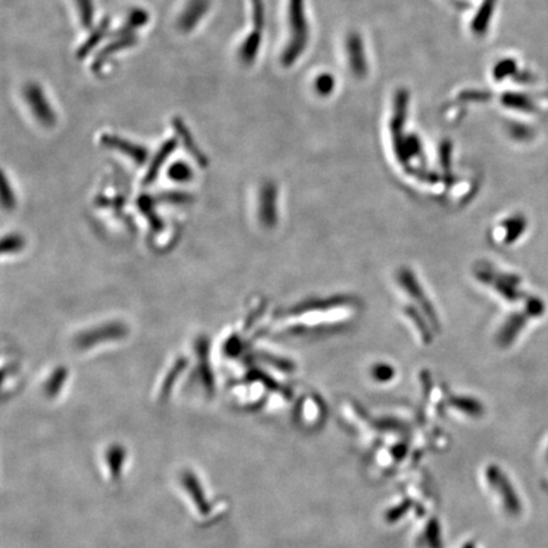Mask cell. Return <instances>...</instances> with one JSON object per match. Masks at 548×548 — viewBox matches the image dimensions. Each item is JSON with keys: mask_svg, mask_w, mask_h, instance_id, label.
I'll use <instances>...</instances> for the list:
<instances>
[{"mask_svg": "<svg viewBox=\"0 0 548 548\" xmlns=\"http://www.w3.org/2000/svg\"><path fill=\"white\" fill-rule=\"evenodd\" d=\"M169 175L175 179V181H186L189 177H191V169L188 167L187 164L184 163L178 162L174 164L170 170Z\"/></svg>", "mask_w": 548, "mask_h": 548, "instance_id": "obj_16", "label": "cell"}, {"mask_svg": "<svg viewBox=\"0 0 548 548\" xmlns=\"http://www.w3.org/2000/svg\"><path fill=\"white\" fill-rule=\"evenodd\" d=\"M148 20H150V15L145 9L134 8L129 11L125 25L117 28L116 31L110 34V37L115 39V37H121V36H126V34H134L139 28L146 26Z\"/></svg>", "mask_w": 548, "mask_h": 548, "instance_id": "obj_7", "label": "cell"}, {"mask_svg": "<svg viewBox=\"0 0 548 548\" xmlns=\"http://www.w3.org/2000/svg\"><path fill=\"white\" fill-rule=\"evenodd\" d=\"M75 4H77L80 25L84 27L85 30L93 28L94 14H96L93 0H75Z\"/></svg>", "mask_w": 548, "mask_h": 548, "instance_id": "obj_13", "label": "cell"}, {"mask_svg": "<svg viewBox=\"0 0 548 548\" xmlns=\"http://www.w3.org/2000/svg\"><path fill=\"white\" fill-rule=\"evenodd\" d=\"M23 96L33 116L39 121L41 126L50 129L56 125L58 116L46 97L42 87H39L36 83H28L23 88Z\"/></svg>", "mask_w": 548, "mask_h": 548, "instance_id": "obj_2", "label": "cell"}, {"mask_svg": "<svg viewBox=\"0 0 548 548\" xmlns=\"http://www.w3.org/2000/svg\"><path fill=\"white\" fill-rule=\"evenodd\" d=\"M490 478L491 483L494 486L502 488L504 503L508 506L506 509H509V511L514 513V514L518 513L521 510V503H519V499L516 497V492L511 489L509 481H506L505 476L499 470H494V473L490 475Z\"/></svg>", "mask_w": 548, "mask_h": 548, "instance_id": "obj_8", "label": "cell"}, {"mask_svg": "<svg viewBox=\"0 0 548 548\" xmlns=\"http://www.w3.org/2000/svg\"><path fill=\"white\" fill-rule=\"evenodd\" d=\"M260 45H262V32L253 30L240 45V61L244 65H252L258 56Z\"/></svg>", "mask_w": 548, "mask_h": 548, "instance_id": "obj_9", "label": "cell"}, {"mask_svg": "<svg viewBox=\"0 0 548 548\" xmlns=\"http://www.w3.org/2000/svg\"><path fill=\"white\" fill-rule=\"evenodd\" d=\"M252 3L253 26L255 31L262 32L265 25V1L263 0H250Z\"/></svg>", "mask_w": 548, "mask_h": 548, "instance_id": "obj_15", "label": "cell"}, {"mask_svg": "<svg viewBox=\"0 0 548 548\" xmlns=\"http://www.w3.org/2000/svg\"><path fill=\"white\" fill-rule=\"evenodd\" d=\"M101 141L103 144L104 146L107 148H115L121 151L125 155H127L131 159H134L137 164H144L148 159V150L141 146V145H137L134 142L129 141L126 139H123L121 136L113 135V134H104L101 137Z\"/></svg>", "mask_w": 548, "mask_h": 548, "instance_id": "obj_5", "label": "cell"}, {"mask_svg": "<svg viewBox=\"0 0 548 548\" xmlns=\"http://www.w3.org/2000/svg\"><path fill=\"white\" fill-rule=\"evenodd\" d=\"M502 103L510 110H519L524 113H535L538 110L535 101L522 93H505L502 97Z\"/></svg>", "mask_w": 548, "mask_h": 548, "instance_id": "obj_11", "label": "cell"}, {"mask_svg": "<svg viewBox=\"0 0 548 548\" xmlns=\"http://www.w3.org/2000/svg\"><path fill=\"white\" fill-rule=\"evenodd\" d=\"M172 123L174 126L175 131L178 132V135L181 136V140L184 142V146L187 148L191 155H193L196 160L200 163V165H206V156L200 151V148L197 146V144L194 141L193 136L191 134V131L188 129L184 121L179 117H175V118H173V122Z\"/></svg>", "mask_w": 548, "mask_h": 548, "instance_id": "obj_10", "label": "cell"}, {"mask_svg": "<svg viewBox=\"0 0 548 548\" xmlns=\"http://www.w3.org/2000/svg\"><path fill=\"white\" fill-rule=\"evenodd\" d=\"M110 20L108 17H104L103 20L98 23L97 26L91 28V33L85 39L84 42L79 46L77 51V58L83 60L103 41L110 33Z\"/></svg>", "mask_w": 548, "mask_h": 548, "instance_id": "obj_6", "label": "cell"}, {"mask_svg": "<svg viewBox=\"0 0 548 548\" xmlns=\"http://www.w3.org/2000/svg\"><path fill=\"white\" fill-rule=\"evenodd\" d=\"M211 7V0H189L187 6L179 14L177 20V27L181 33H189L200 25L202 18L208 13Z\"/></svg>", "mask_w": 548, "mask_h": 548, "instance_id": "obj_3", "label": "cell"}, {"mask_svg": "<svg viewBox=\"0 0 548 548\" xmlns=\"http://www.w3.org/2000/svg\"><path fill=\"white\" fill-rule=\"evenodd\" d=\"M175 148H177V140L175 139H170L168 141L163 144L162 148H159V151L155 155L153 163L150 165V169H148V181L154 179L156 174H158V172H159V169L164 164V162L168 159L169 155L173 153V150Z\"/></svg>", "mask_w": 548, "mask_h": 548, "instance_id": "obj_12", "label": "cell"}, {"mask_svg": "<svg viewBox=\"0 0 548 548\" xmlns=\"http://www.w3.org/2000/svg\"><path fill=\"white\" fill-rule=\"evenodd\" d=\"M137 42H139V36L136 33L112 39L110 44L104 46L103 49L96 55V58H94L91 65V70H93V72H96V74L101 72V70L104 68V65L107 64L110 58L116 55L117 52L123 51V50L129 49V47H134V46L137 45Z\"/></svg>", "mask_w": 548, "mask_h": 548, "instance_id": "obj_4", "label": "cell"}, {"mask_svg": "<svg viewBox=\"0 0 548 548\" xmlns=\"http://www.w3.org/2000/svg\"><path fill=\"white\" fill-rule=\"evenodd\" d=\"M288 27L290 37L281 55V64L290 68L306 50L310 39V28L305 0H288Z\"/></svg>", "mask_w": 548, "mask_h": 548, "instance_id": "obj_1", "label": "cell"}, {"mask_svg": "<svg viewBox=\"0 0 548 548\" xmlns=\"http://www.w3.org/2000/svg\"><path fill=\"white\" fill-rule=\"evenodd\" d=\"M518 64L513 58H504L494 68V77L497 80H503L505 77H513L518 72Z\"/></svg>", "mask_w": 548, "mask_h": 548, "instance_id": "obj_14", "label": "cell"}]
</instances>
